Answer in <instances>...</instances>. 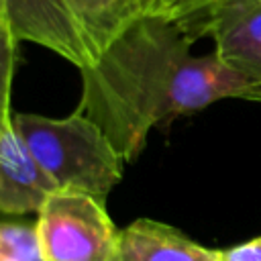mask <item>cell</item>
Wrapping results in <instances>:
<instances>
[{
  "label": "cell",
  "instance_id": "cell-1",
  "mask_svg": "<svg viewBox=\"0 0 261 261\" xmlns=\"http://www.w3.org/2000/svg\"><path fill=\"white\" fill-rule=\"evenodd\" d=\"M194 39L163 18L122 29L82 69L75 112L96 122L122 161L135 159L155 126L198 112L222 98L261 102V77L222 61L192 55Z\"/></svg>",
  "mask_w": 261,
  "mask_h": 261
},
{
  "label": "cell",
  "instance_id": "cell-2",
  "mask_svg": "<svg viewBox=\"0 0 261 261\" xmlns=\"http://www.w3.org/2000/svg\"><path fill=\"white\" fill-rule=\"evenodd\" d=\"M10 124L59 192H80L106 202L122 179V157L102 128L80 112L65 118L18 112Z\"/></svg>",
  "mask_w": 261,
  "mask_h": 261
},
{
  "label": "cell",
  "instance_id": "cell-3",
  "mask_svg": "<svg viewBox=\"0 0 261 261\" xmlns=\"http://www.w3.org/2000/svg\"><path fill=\"white\" fill-rule=\"evenodd\" d=\"M106 202L80 194L55 192L37 212V237L45 261H114L118 234Z\"/></svg>",
  "mask_w": 261,
  "mask_h": 261
},
{
  "label": "cell",
  "instance_id": "cell-4",
  "mask_svg": "<svg viewBox=\"0 0 261 261\" xmlns=\"http://www.w3.org/2000/svg\"><path fill=\"white\" fill-rule=\"evenodd\" d=\"M77 14L96 55L130 22L163 18L186 29L196 41L208 35L212 10L222 0H67Z\"/></svg>",
  "mask_w": 261,
  "mask_h": 261
},
{
  "label": "cell",
  "instance_id": "cell-5",
  "mask_svg": "<svg viewBox=\"0 0 261 261\" xmlns=\"http://www.w3.org/2000/svg\"><path fill=\"white\" fill-rule=\"evenodd\" d=\"M18 41H31L65 57L80 71L96 61V51L67 0H4Z\"/></svg>",
  "mask_w": 261,
  "mask_h": 261
},
{
  "label": "cell",
  "instance_id": "cell-6",
  "mask_svg": "<svg viewBox=\"0 0 261 261\" xmlns=\"http://www.w3.org/2000/svg\"><path fill=\"white\" fill-rule=\"evenodd\" d=\"M59 192L53 179L33 157L12 124L0 135V212H39L51 194Z\"/></svg>",
  "mask_w": 261,
  "mask_h": 261
},
{
  "label": "cell",
  "instance_id": "cell-7",
  "mask_svg": "<svg viewBox=\"0 0 261 261\" xmlns=\"http://www.w3.org/2000/svg\"><path fill=\"white\" fill-rule=\"evenodd\" d=\"M208 35L222 61L261 77V0H222L210 14Z\"/></svg>",
  "mask_w": 261,
  "mask_h": 261
},
{
  "label": "cell",
  "instance_id": "cell-8",
  "mask_svg": "<svg viewBox=\"0 0 261 261\" xmlns=\"http://www.w3.org/2000/svg\"><path fill=\"white\" fill-rule=\"evenodd\" d=\"M114 261H222L220 251L206 249L173 226L139 218L120 228Z\"/></svg>",
  "mask_w": 261,
  "mask_h": 261
},
{
  "label": "cell",
  "instance_id": "cell-9",
  "mask_svg": "<svg viewBox=\"0 0 261 261\" xmlns=\"http://www.w3.org/2000/svg\"><path fill=\"white\" fill-rule=\"evenodd\" d=\"M0 261H45L35 224L0 222Z\"/></svg>",
  "mask_w": 261,
  "mask_h": 261
},
{
  "label": "cell",
  "instance_id": "cell-10",
  "mask_svg": "<svg viewBox=\"0 0 261 261\" xmlns=\"http://www.w3.org/2000/svg\"><path fill=\"white\" fill-rule=\"evenodd\" d=\"M16 43L18 37L14 35L6 16H0V124H10V90H12V75L16 65Z\"/></svg>",
  "mask_w": 261,
  "mask_h": 261
},
{
  "label": "cell",
  "instance_id": "cell-11",
  "mask_svg": "<svg viewBox=\"0 0 261 261\" xmlns=\"http://www.w3.org/2000/svg\"><path fill=\"white\" fill-rule=\"evenodd\" d=\"M222 261H261V237L220 251Z\"/></svg>",
  "mask_w": 261,
  "mask_h": 261
},
{
  "label": "cell",
  "instance_id": "cell-12",
  "mask_svg": "<svg viewBox=\"0 0 261 261\" xmlns=\"http://www.w3.org/2000/svg\"><path fill=\"white\" fill-rule=\"evenodd\" d=\"M0 16H6L8 18V14H6V4H4V0H0ZM10 22V20H8Z\"/></svg>",
  "mask_w": 261,
  "mask_h": 261
},
{
  "label": "cell",
  "instance_id": "cell-13",
  "mask_svg": "<svg viewBox=\"0 0 261 261\" xmlns=\"http://www.w3.org/2000/svg\"><path fill=\"white\" fill-rule=\"evenodd\" d=\"M6 126H8V124H6ZM2 128H4V126H2V124H0V135H2Z\"/></svg>",
  "mask_w": 261,
  "mask_h": 261
}]
</instances>
